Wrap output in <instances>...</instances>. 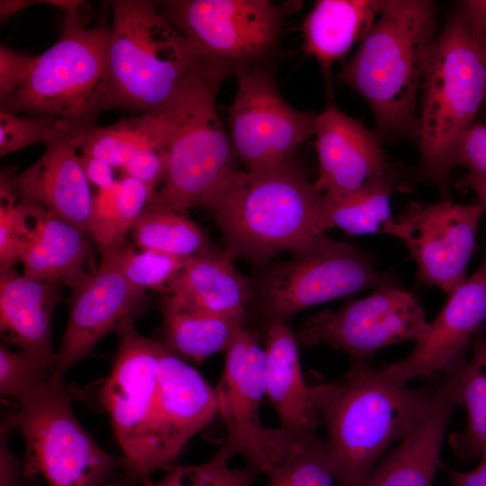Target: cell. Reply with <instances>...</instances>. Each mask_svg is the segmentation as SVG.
Returning a JSON list of instances; mask_svg holds the SVG:
<instances>
[{
  "mask_svg": "<svg viewBox=\"0 0 486 486\" xmlns=\"http://www.w3.org/2000/svg\"><path fill=\"white\" fill-rule=\"evenodd\" d=\"M429 322L418 298L397 284L381 285L338 310H324L300 327L297 339L308 347L325 344L363 360L379 349L405 341L418 343Z\"/></svg>",
  "mask_w": 486,
  "mask_h": 486,
  "instance_id": "cell-13",
  "label": "cell"
},
{
  "mask_svg": "<svg viewBox=\"0 0 486 486\" xmlns=\"http://www.w3.org/2000/svg\"><path fill=\"white\" fill-rule=\"evenodd\" d=\"M163 343L180 357L201 363L226 351L247 321L187 307L165 295L161 305Z\"/></svg>",
  "mask_w": 486,
  "mask_h": 486,
  "instance_id": "cell-27",
  "label": "cell"
},
{
  "mask_svg": "<svg viewBox=\"0 0 486 486\" xmlns=\"http://www.w3.org/2000/svg\"><path fill=\"white\" fill-rule=\"evenodd\" d=\"M156 189L123 176L110 188L98 190L93 200L88 233L100 252L125 244V236L147 207Z\"/></svg>",
  "mask_w": 486,
  "mask_h": 486,
  "instance_id": "cell-29",
  "label": "cell"
},
{
  "mask_svg": "<svg viewBox=\"0 0 486 486\" xmlns=\"http://www.w3.org/2000/svg\"><path fill=\"white\" fill-rule=\"evenodd\" d=\"M462 14L477 46L486 41V0H467L461 3Z\"/></svg>",
  "mask_w": 486,
  "mask_h": 486,
  "instance_id": "cell-42",
  "label": "cell"
},
{
  "mask_svg": "<svg viewBox=\"0 0 486 486\" xmlns=\"http://www.w3.org/2000/svg\"><path fill=\"white\" fill-rule=\"evenodd\" d=\"M94 244L88 232L49 212L40 237L22 259V274L73 289L99 266Z\"/></svg>",
  "mask_w": 486,
  "mask_h": 486,
  "instance_id": "cell-25",
  "label": "cell"
},
{
  "mask_svg": "<svg viewBox=\"0 0 486 486\" xmlns=\"http://www.w3.org/2000/svg\"><path fill=\"white\" fill-rule=\"evenodd\" d=\"M217 248L186 258L166 295L187 307L248 322L251 285Z\"/></svg>",
  "mask_w": 486,
  "mask_h": 486,
  "instance_id": "cell-23",
  "label": "cell"
},
{
  "mask_svg": "<svg viewBox=\"0 0 486 486\" xmlns=\"http://www.w3.org/2000/svg\"><path fill=\"white\" fill-rule=\"evenodd\" d=\"M223 80L200 58L166 104L172 121L167 167L148 205L176 212L210 209L238 170L216 104Z\"/></svg>",
  "mask_w": 486,
  "mask_h": 486,
  "instance_id": "cell-5",
  "label": "cell"
},
{
  "mask_svg": "<svg viewBox=\"0 0 486 486\" xmlns=\"http://www.w3.org/2000/svg\"><path fill=\"white\" fill-rule=\"evenodd\" d=\"M319 176L313 183L321 194L342 196L390 168L379 135L328 103L317 115L315 132Z\"/></svg>",
  "mask_w": 486,
  "mask_h": 486,
  "instance_id": "cell-19",
  "label": "cell"
},
{
  "mask_svg": "<svg viewBox=\"0 0 486 486\" xmlns=\"http://www.w3.org/2000/svg\"><path fill=\"white\" fill-rule=\"evenodd\" d=\"M396 186L392 167L369 179L362 187L342 196L322 194L319 224L322 233L339 229L349 235L382 233L391 215V197Z\"/></svg>",
  "mask_w": 486,
  "mask_h": 486,
  "instance_id": "cell-28",
  "label": "cell"
},
{
  "mask_svg": "<svg viewBox=\"0 0 486 486\" xmlns=\"http://www.w3.org/2000/svg\"><path fill=\"white\" fill-rule=\"evenodd\" d=\"M338 486H361L390 446L419 418L435 389L411 388L363 360L338 379L309 385Z\"/></svg>",
  "mask_w": 486,
  "mask_h": 486,
  "instance_id": "cell-2",
  "label": "cell"
},
{
  "mask_svg": "<svg viewBox=\"0 0 486 486\" xmlns=\"http://www.w3.org/2000/svg\"><path fill=\"white\" fill-rule=\"evenodd\" d=\"M435 4L386 0L337 81L370 105L379 133H416V101L436 39Z\"/></svg>",
  "mask_w": 486,
  "mask_h": 486,
  "instance_id": "cell-3",
  "label": "cell"
},
{
  "mask_svg": "<svg viewBox=\"0 0 486 486\" xmlns=\"http://www.w3.org/2000/svg\"><path fill=\"white\" fill-rule=\"evenodd\" d=\"M90 127L93 126L51 115L17 114L0 110V156L37 142L47 146Z\"/></svg>",
  "mask_w": 486,
  "mask_h": 486,
  "instance_id": "cell-35",
  "label": "cell"
},
{
  "mask_svg": "<svg viewBox=\"0 0 486 486\" xmlns=\"http://www.w3.org/2000/svg\"><path fill=\"white\" fill-rule=\"evenodd\" d=\"M230 457L220 447L208 461L200 464H173L157 482L148 479L142 486H252L261 474L246 466L234 468Z\"/></svg>",
  "mask_w": 486,
  "mask_h": 486,
  "instance_id": "cell-36",
  "label": "cell"
},
{
  "mask_svg": "<svg viewBox=\"0 0 486 486\" xmlns=\"http://www.w3.org/2000/svg\"><path fill=\"white\" fill-rule=\"evenodd\" d=\"M135 288L166 294L182 271L185 260L154 250L136 251L130 245L101 252Z\"/></svg>",
  "mask_w": 486,
  "mask_h": 486,
  "instance_id": "cell-33",
  "label": "cell"
},
{
  "mask_svg": "<svg viewBox=\"0 0 486 486\" xmlns=\"http://www.w3.org/2000/svg\"><path fill=\"white\" fill-rule=\"evenodd\" d=\"M225 352L223 371L214 388L217 413L227 429L220 448L267 475L310 435L298 436L262 424L259 411L266 396L265 349L256 333L241 327Z\"/></svg>",
  "mask_w": 486,
  "mask_h": 486,
  "instance_id": "cell-12",
  "label": "cell"
},
{
  "mask_svg": "<svg viewBox=\"0 0 486 486\" xmlns=\"http://www.w3.org/2000/svg\"><path fill=\"white\" fill-rule=\"evenodd\" d=\"M171 130V115L165 105L111 125L89 128L79 151L81 155L100 158L112 167L122 168L138 153L167 150Z\"/></svg>",
  "mask_w": 486,
  "mask_h": 486,
  "instance_id": "cell-26",
  "label": "cell"
},
{
  "mask_svg": "<svg viewBox=\"0 0 486 486\" xmlns=\"http://www.w3.org/2000/svg\"><path fill=\"white\" fill-rule=\"evenodd\" d=\"M97 400L109 415L130 479L143 482L176 464L217 413L214 388L163 342L130 324L119 332Z\"/></svg>",
  "mask_w": 486,
  "mask_h": 486,
  "instance_id": "cell-1",
  "label": "cell"
},
{
  "mask_svg": "<svg viewBox=\"0 0 486 486\" xmlns=\"http://www.w3.org/2000/svg\"><path fill=\"white\" fill-rule=\"evenodd\" d=\"M238 90L229 109L230 137L246 170L291 160L315 132L317 115L292 108L280 94L267 67L238 72Z\"/></svg>",
  "mask_w": 486,
  "mask_h": 486,
  "instance_id": "cell-14",
  "label": "cell"
},
{
  "mask_svg": "<svg viewBox=\"0 0 486 486\" xmlns=\"http://www.w3.org/2000/svg\"><path fill=\"white\" fill-rule=\"evenodd\" d=\"M386 0H318L302 22V50L327 79L333 64L369 32Z\"/></svg>",
  "mask_w": 486,
  "mask_h": 486,
  "instance_id": "cell-24",
  "label": "cell"
},
{
  "mask_svg": "<svg viewBox=\"0 0 486 486\" xmlns=\"http://www.w3.org/2000/svg\"><path fill=\"white\" fill-rule=\"evenodd\" d=\"M266 486H338L325 442L313 434L267 475Z\"/></svg>",
  "mask_w": 486,
  "mask_h": 486,
  "instance_id": "cell-34",
  "label": "cell"
},
{
  "mask_svg": "<svg viewBox=\"0 0 486 486\" xmlns=\"http://www.w3.org/2000/svg\"><path fill=\"white\" fill-rule=\"evenodd\" d=\"M266 338V396L279 428L298 436L316 433L320 419L302 371L297 337L287 323H279L268 328Z\"/></svg>",
  "mask_w": 486,
  "mask_h": 486,
  "instance_id": "cell-22",
  "label": "cell"
},
{
  "mask_svg": "<svg viewBox=\"0 0 486 486\" xmlns=\"http://www.w3.org/2000/svg\"><path fill=\"white\" fill-rule=\"evenodd\" d=\"M486 321V254L476 271L449 295L425 338L403 359L382 366L393 380L447 374L467 360L466 352Z\"/></svg>",
  "mask_w": 486,
  "mask_h": 486,
  "instance_id": "cell-17",
  "label": "cell"
},
{
  "mask_svg": "<svg viewBox=\"0 0 486 486\" xmlns=\"http://www.w3.org/2000/svg\"><path fill=\"white\" fill-rule=\"evenodd\" d=\"M420 89L421 171L446 195L458 142L486 99V67L460 11L436 37Z\"/></svg>",
  "mask_w": 486,
  "mask_h": 486,
  "instance_id": "cell-7",
  "label": "cell"
},
{
  "mask_svg": "<svg viewBox=\"0 0 486 486\" xmlns=\"http://www.w3.org/2000/svg\"><path fill=\"white\" fill-rule=\"evenodd\" d=\"M79 156L87 180L98 190L110 188L117 182L114 178L113 167L107 162L94 157L81 154Z\"/></svg>",
  "mask_w": 486,
  "mask_h": 486,
  "instance_id": "cell-43",
  "label": "cell"
},
{
  "mask_svg": "<svg viewBox=\"0 0 486 486\" xmlns=\"http://www.w3.org/2000/svg\"><path fill=\"white\" fill-rule=\"evenodd\" d=\"M103 486H122L118 483H112V482H107L105 484H104Z\"/></svg>",
  "mask_w": 486,
  "mask_h": 486,
  "instance_id": "cell-48",
  "label": "cell"
},
{
  "mask_svg": "<svg viewBox=\"0 0 486 486\" xmlns=\"http://www.w3.org/2000/svg\"><path fill=\"white\" fill-rule=\"evenodd\" d=\"M90 12L85 4L66 14L58 40L38 55L29 77L0 102V110L95 125L109 85L110 25H87Z\"/></svg>",
  "mask_w": 486,
  "mask_h": 486,
  "instance_id": "cell-8",
  "label": "cell"
},
{
  "mask_svg": "<svg viewBox=\"0 0 486 486\" xmlns=\"http://www.w3.org/2000/svg\"><path fill=\"white\" fill-rule=\"evenodd\" d=\"M32 4H36L34 0H1L0 18L2 21L5 20L17 12Z\"/></svg>",
  "mask_w": 486,
  "mask_h": 486,
  "instance_id": "cell-46",
  "label": "cell"
},
{
  "mask_svg": "<svg viewBox=\"0 0 486 486\" xmlns=\"http://www.w3.org/2000/svg\"><path fill=\"white\" fill-rule=\"evenodd\" d=\"M464 367L444 375L419 418L361 486L433 485L442 466L441 449L448 422L461 404Z\"/></svg>",
  "mask_w": 486,
  "mask_h": 486,
  "instance_id": "cell-18",
  "label": "cell"
},
{
  "mask_svg": "<svg viewBox=\"0 0 486 486\" xmlns=\"http://www.w3.org/2000/svg\"><path fill=\"white\" fill-rule=\"evenodd\" d=\"M454 165L486 176V124L474 123L463 135L455 149Z\"/></svg>",
  "mask_w": 486,
  "mask_h": 486,
  "instance_id": "cell-39",
  "label": "cell"
},
{
  "mask_svg": "<svg viewBox=\"0 0 486 486\" xmlns=\"http://www.w3.org/2000/svg\"><path fill=\"white\" fill-rule=\"evenodd\" d=\"M322 194L291 160L255 171L238 169L210 210L225 251L263 264L294 252L320 235Z\"/></svg>",
  "mask_w": 486,
  "mask_h": 486,
  "instance_id": "cell-4",
  "label": "cell"
},
{
  "mask_svg": "<svg viewBox=\"0 0 486 486\" xmlns=\"http://www.w3.org/2000/svg\"><path fill=\"white\" fill-rule=\"evenodd\" d=\"M37 56L22 54L1 45L0 47V102L9 96L31 75Z\"/></svg>",
  "mask_w": 486,
  "mask_h": 486,
  "instance_id": "cell-38",
  "label": "cell"
},
{
  "mask_svg": "<svg viewBox=\"0 0 486 486\" xmlns=\"http://www.w3.org/2000/svg\"><path fill=\"white\" fill-rule=\"evenodd\" d=\"M54 365L22 351L0 346V394L14 401L31 388L53 378Z\"/></svg>",
  "mask_w": 486,
  "mask_h": 486,
  "instance_id": "cell-37",
  "label": "cell"
},
{
  "mask_svg": "<svg viewBox=\"0 0 486 486\" xmlns=\"http://www.w3.org/2000/svg\"><path fill=\"white\" fill-rule=\"evenodd\" d=\"M478 49H479V50L481 52L482 58L484 65L486 67V41L484 43L479 45ZM484 104L486 106V99H485Z\"/></svg>",
  "mask_w": 486,
  "mask_h": 486,
  "instance_id": "cell-47",
  "label": "cell"
},
{
  "mask_svg": "<svg viewBox=\"0 0 486 486\" xmlns=\"http://www.w3.org/2000/svg\"><path fill=\"white\" fill-rule=\"evenodd\" d=\"M88 129L47 145L42 156L28 168L16 176L8 174L21 197L38 202L54 216L86 232L94 196L77 151Z\"/></svg>",
  "mask_w": 486,
  "mask_h": 486,
  "instance_id": "cell-20",
  "label": "cell"
},
{
  "mask_svg": "<svg viewBox=\"0 0 486 486\" xmlns=\"http://www.w3.org/2000/svg\"><path fill=\"white\" fill-rule=\"evenodd\" d=\"M465 184L474 192L478 202L486 212V176L467 172L464 176Z\"/></svg>",
  "mask_w": 486,
  "mask_h": 486,
  "instance_id": "cell-45",
  "label": "cell"
},
{
  "mask_svg": "<svg viewBox=\"0 0 486 486\" xmlns=\"http://www.w3.org/2000/svg\"><path fill=\"white\" fill-rule=\"evenodd\" d=\"M449 477L451 486H486V453L473 470L466 472L451 471Z\"/></svg>",
  "mask_w": 486,
  "mask_h": 486,
  "instance_id": "cell-44",
  "label": "cell"
},
{
  "mask_svg": "<svg viewBox=\"0 0 486 486\" xmlns=\"http://www.w3.org/2000/svg\"><path fill=\"white\" fill-rule=\"evenodd\" d=\"M484 212L478 202H411L384 224L382 233L404 243L417 264L420 283L436 286L449 295L466 279Z\"/></svg>",
  "mask_w": 486,
  "mask_h": 486,
  "instance_id": "cell-15",
  "label": "cell"
},
{
  "mask_svg": "<svg viewBox=\"0 0 486 486\" xmlns=\"http://www.w3.org/2000/svg\"><path fill=\"white\" fill-rule=\"evenodd\" d=\"M49 211L21 197L6 173L0 178V269L14 268L40 237Z\"/></svg>",
  "mask_w": 486,
  "mask_h": 486,
  "instance_id": "cell-32",
  "label": "cell"
},
{
  "mask_svg": "<svg viewBox=\"0 0 486 486\" xmlns=\"http://www.w3.org/2000/svg\"><path fill=\"white\" fill-rule=\"evenodd\" d=\"M13 431L8 418L4 417L0 431V486H40L37 477L27 474L23 461H20L8 446Z\"/></svg>",
  "mask_w": 486,
  "mask_h": 486,
  "instance_id": "cell-40",
  "label": "cell"
},
{
  "mask_svg": "<svg viewBox=\"0 0 486 486\" xmlns=\"http://www.w3.org/2000/svg\"><path fill=\"white\" fill-rule=\"evenodd\" d=\"M163 14L223 79L266 67L284 22L299 2L268 0L158 1Z\"/></svg>",
  "mask_w": 486,
  "mask_h": 486,
  "instance_id": "cell-10",
  "label": "cell"
},
{
  "mask_svg": "<svg viewBox=\"0 0 486 486\" xmlns=\"http://www.w3.org/2000/svg\"><path fill=\"white\" fill-rule=\"evenodd\" d=\"M130 232L140 248L184 259L214 248L186 212L147 205Z\"/></svg>",
  "mask_w": 486,
  "mask_h": 486,
  "instance_id": "cell-30",
  "label": "cell"
},
{
  "mask_svg": "<svg viewBox=\"0 0 486 486\" xmlns=\"http://www.w3.org/2000/svg\"><path fill=\"white\" fill-rule=\"evenodd\" d=\"M71 290L53 381L63 380L66 372L89 356L106 335L133 324L145 296L104 256L96 271Z\"/></svg>",
  "mask_w": 486,
  "mask_h": 486,
  "instance_id": "cell-16",
  "label": "cell"
},
{
  "mask_svg": "<svg viewBox=\"0 0 486 486\" xmlns=\"http://www.w3.org/2000/svg\"><path fill=\"white\" fill-rule=\"evenodd\" d=\"M461 404L467 422L450 434L449 444L458 459H480L486 453V338L482 331L472 339V355L464 368Z\"/></svg>",
  "mask_w": 486,
  "mask_h": 486,
  "instance_id": "cell-31",
  "label": "cell"
},
{
  "mask_svg": "<svg viewBox=\"0 0 486 486\" xmlns=\"http://www.w3.org/2000/svg\"><path fill=\"white\" fill-rule=\"evenodd\" d=\"M167 167V150L143 151L134 155L123 166V176H130L156 187L163 182Z\"/></svg>",
  "mask_w": 486,
  "mask_h": 486,
  "instance_id": "cell-41",
  "label": "cell"
},
{
  "mask_svg": "<svg viewBox=\"0 0 486 486\" xmlns=\"http://www.w3.org/2000/svg\"><path fill=\"white\" fill-rule=\"evenodd\" d=\"M64 380L45 381L22 394L6 416L25 442V471L49 486H103L124 466L106 453L75 416Z\"/></svg>",
  "mask_w": 486,
  "mask_h": 486,
  "instance_id": "cell-9",
  "label": "cell"
},
{
  "mask_svg": "<svg viewBox=\"0 0 486 486\" xmlns=\"http://www.w3.org/2000/svg\"><path fill=\"white\" fill-rule=\"evenodd\" d=\"M390 284L397 279L368 253L323 233L268 271L256 318L266 333L311 306Z\"/></svg>",
  "mask_w": 486,
  "mask_h": 486,
  "instance_id": "cell-11",
  "label": "cell"
},
{
  "mask_svg": "<svg viewBox=\"0 0 486 486\" xmlns=\"http://www.w3.org/2000/svg\"><path fill=\"white\" fill-rule=\"evenodd\" d=\"M61 300L59 284L28 278L14 268L0 269V333L4 344L54 365L51 320Z\"/></svg>",
  "mask_w": 486,
  "mask_h": 486,
  "instance_id": "cell-21",
  "label": "cell"
},
{
  "mask_svg": "<svg viewBox=\"0 0 486 486\" xmlns=\"http://www.w3.org/2000/svg\"><path fill=\"white\" fill-rule=\"evenodd\" d=\"M109 85L102 111L144 113L166 105L200 57L158 1L113 0Z\"/></svg>",
  "mask_w": 486,
  "mask_h": 486,
  "instance_id": "cell-6",
  "label": "cell"
}]
</instances>
